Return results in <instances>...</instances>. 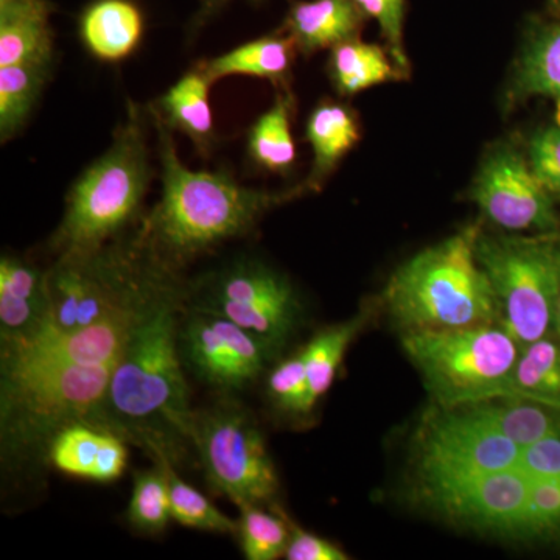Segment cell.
<instances>
[{
    "instance_id": "1",
    "label": "cell",
    "mask_w": 560,
    "mask_h": 560,
    "mask_svg": "<svg viewBox=\"0 0 560 560\" xmlns=\"http://www.w3.org/2000/svg\"><path fill=\"white\" fill-rule=\"evenodd\" d=\"M184 293L186 280H173L139 313L90 419L175 467L194 448L195 408L176 337Z\"/></svg>"
},
{
    "instance_id": "2",
    "label": "cell",
    "mask_w": 560,
    "mask_h": 560,
    "mask_svg": "<svg viewBox=\"0 0 560 560\" xmlns=\"http://www.w3.org/2000/svg\"><path fill=\"white\" fill-rule=\"evenodd\" d=\"M151 120L158 131L162 194L140 219L135 238L168 270L179 272L201 254L245 237L270 210L307 191L304 184L287 191L253 189L226 172L190 171L179 160L173 131Z\"/></svg>"
},
{
    "instance_id": "3",
    "label": "cell",
    "mask_w": 560,
    "mask_h": 560,
    "mask_svg": "<svg viewBox=\"0 0 560 560\" xmlns=\"http://www.w3.org/2000/svg\"><path fill=\"white\" fill-rule=\"evenodd\" d=\"M116 363L0 371V455L9 477L44 474L50 442L70 422L92 418Z\"/></svg>"
},
{
    "instance_id": "4",
    "label": "cell",
    "mask_w": 560,
    "mask_h": 560,
    "mask_svg": "<svg viewBox=\"0 0 560 560\" xmlns=\"http://www.w3.org/2000/svg\"><path fill=\"white\" fill-rule=\"evenodd\" d=\"M149 117L128 102L127 117L114 131L108 150L70 187L65 215L49 243L57 257L102 248L142 219L154 175Z\"/></svg>"
},
{
    "instance_id": "5",
    "label": "cell",
    "mask_w": 560,
    "mask_h": 560,
    "mask_svg": "<svg viewBox=\"0 0 560 560\" xmlns=\"http://www.w3.org/2000/svg\"><path fill=\"white\" fill-rule=\"evenodd\" d=\"M478 235V226L466 228L394 272L385 304L404 334L499 323L492 283L477 259Z\"/></svg>"
},
{
    "instance_id": "6",
    "label": "cell",
    "mask_w": 560,
    "mask_h": 560,
    "mask_svg": "<svg viewBox=\"0 0 560 560\" xmlns=\"http://www.w3.org/2000/svg\"><path fill=\"white\" fill-rule=\"evenodd\" d=\"M401 345L441 408L511 397L522 346L499 323L405 331Z\"/></svg>"
},
{
    "instance_id": "7",
    "label": "cell",
    "mask_w": 560,
    "mask_h": 560,
    "mask_svg": "<svg viewBox=\"0 0 560 560\" xmlns=\"http://www.w3.org/2000/svg\"><path fill=\"white\" fill-rule=\"evenodd\" d=\"M477 259L486 271L499 324L521 346L550 337L560 301V237L556 234L478 235Z\"/></svg>"
},
{
    "instance_id": "8",
    "label": "cell",
    "mask_w": 560,
    "mask_h": 560,
    "mask_svg": "<svg viewBox=\"0 0 560 560\" xmlns=\"http://www.w3.org/2000/svg\"><path fill=\"white\" fill-rule=\"evenodd\" d=\"M184 305L237 324L264 346L271 360L296 331L302 311L290 280L250 257H238L186 282Z\"/></svg>"
},
{
    "instance_id": "9",
    "label": "cell",
    "mask_w": 560,
    "mask_h": 560,
    "mask_svg": "<svg viewBox=\"0 0 560 560\" xmlns=\"http://www.w3.org/2000/svg\"><path fill=\"white\" fill-rule=\"evenodd\" d=\"M191 445L210 488L234 504H275L279 477L264 434L245 405L221 396L195 410Z\"/></svg>"
},
{
    "instance_id": "10",
    "label": "cell",
    "mask_w": 560,
    "mask_h": 560,
    "mask_svg": "<svg viewBox=\"0 0 560 560\" xmlns=\"http://www.w3.org/2000/svg\"><path fill=\"white\" fill-rule=\"evenodd\" d=\"M176 337L184 370L221 396L249 388L272 361L264 346L237 324L186 305L179 312Z\"/></svg>"
},
{
    "instance_id": "11",
    "label": "cell",
    "mask_w": 560,
    "mask_h": 560,
    "mask_svg": "<svg viewBox=\"0 0 560 560\" xmlns=\"http://www.w3.org/2000/svg\"><path fill=\"white\" fill-rule=\"evenodd\" d=\"M522 448L469 407L441 408L422 427L418 442L420 482L517 469Z\"/></svg>"
},
{
    "instance_id": "12",
    "label": "cell",
    "mask_w": 560,
    "mask_h": 560,
    "mask_svg": "<svg viewBox=\"0 0 560 560\" xmlns=\"http://www.w3.org/2000/svg\"><path fill=\"white\" fill-rule=\"evenodd\" d=\"M420 485L445 517L471 529L525 539L530 481L521 470L481 471Z\"/></svg>"
},
{
    "instance_id": "13",
    "label": "cell",
    "mask_w": 560,
    "mask_h": 560,
    "mask_svg": "<svg viewBox=\"0 0 560 560\" xmlns=\"http://www.w3.org/2000/svg\"><path fill=\"white\" fill-rule=\"evenodd\" d=\"M470 200L501 230L556 234L560 228L555 198L530 171L525 154L495 147L471 184Z\"/></svg>"
},
{
    "instance_id": "14",
    "label": "cell",
    "mask_w": 560,
    "mask_h": 560,
    "mask_svg": "<svg viewBox=\"0 0 560 560\" xmlns=\"http://www.w3.org/2000/svg\"><path fill=\"white\" fill-rule=\"evenodd\" d=\"M139 313L130 318L106 320L86 329L47 331L27 348L0 353V371L114 363L119 360Z\"/></svg>"
},
{
    "instance_id": "15",
    "label": "cell",
    "mask_w": 560,
    "mask_h": 560,
    "mask_svg": "<svg viewBox=\"0 0 560 560\" xmlns=\"http://www.w3.org/2000/svg\"><path fill=\"white\" fill-rule=\"evenodd\" d=\"M50 329L46 270L5 254L0 259V353L27 348Z\"/></svg>"
},
{
    "instance_id": "16",
    "label": "cell",
    "mask_w": 560,
    "mask_h": 560,
    "mask_svg": "<svg viewBox=\"0 0 560 560\" xmlns=\"http://www.w3.org/2000/svg\"><path fill=\"white\" fill-rule=\"evenodd\" d=\"M128 442L116 431L88 419L70 422L50 442L47 463L80 480L110 482L127 469Z\"/></svg>"
},
{
    "instance_id": "17",
    "label": "cell",
    "mask_w": 560,
    "mask_h": 560,
    "mask_svg": "<svg viewBox=\"0 0 560 560\" xmlns=\"http://www.w3.org/2000/svg\"><path fill=\"white\" fill-rule=\"evenodd\" d=\"M145 33V16L135 0H92L79 18L84 49L105 62L135 54Z\"/></svg>"
},
{
    "instance_id": "18",
    "label": "cell",
    "mask_w": 560,
    "mask_h": 560,
    "mask_svg": "<svg viewBox=\"0 0 560 560\" xmlns=\"http://www.w3.org/2000/svg\"><path fill=\"white\" fill-rule=\"evenodd\" d=\"M364 20L353 0H301L291 3L280 32L294 40L300 54L312 55L359 38Z\"/></svg>"
},
{
    "instance_id": "19",
    "label": "cell",
    "mask_w": 560,
    "mask_h": 560,
    "mask_svg": "<svg viewBox=\"0 0 560 560\" xmlns=\"http://www.w3.org/2000/svg\"><path fill=\"white\" fill-rule=\"evenodd\" d=\"M212 81L201 66L184 73L156 102L149 106V114L168 130L189 138L201 154H209L215 143V124L209 92Z\"/></svg>"
},
{
    "instance_id": "20",
    "label": "cell",
    "mask_w": 560,
    "mask_h": 560,
    "mask_svg": "<svg viewBox=\"0 0 560 560\" xmlns=\"http://www.w3.org/2000/svg\"><path fill=\"white\" fill-rule=\"evenodd\" d=\"M50 0H25L0 7V68L54 62L55 33Z\"/></svg>"
},
{
    "instance_id": "21",
    "label": "cell",
    "mask_w": 560,
    "mask_h": 560,
    "mask_svg": "<svg viewBox=\"0 0 560 560\" xmlns=\"http://www.w3.org/2000/svg\"><path fill=\"white\" fill-rule=\"evenodd\" d=\"M530 97L560 98V16L530 28L515 66L508 103L515 105Z\"/></svg>"
},
{
    "instance_id": "22",
    "label": "cell",
    "mask_w": 560,
    "mask_h": 560,
    "mask_svg": "<svg viewBox=\"0 0 560 560\" xmlns=\"http://www.w3.org/2000/svg\"><path fill=\"white\" fill-rule=\"evenodd\" d=\"M305 139L312 147L313 164L304 186L307 190L318 191L342 158L359 142V119L349 106L320 103L305 124Z\"/></svg>"
},
{
    "instance_id": "23",
    "label": "cell",
    "mask_w": 560,
    "mask_h": 560,
    "mask_svg": "<svg viewBox=\"0 0 560 560\" xmlns=\"http://www.w3.org/2000/svg\"><path fill=\"white\" fill-rule=\"evenodd\" d=\"M296 54L294 40L287 33L279 31L275 35L249 40L220 57L205 61L201 69L212 83L226 77L246 75L283 86L289 79Z\"/></svg>"
},
{
    "instance_id": "24",
    "label": "cell",
    "mask_w": 560,
    "mask_h": 560,
    "mask_svg": "<svg viewBox=\"0 0 560 560\" xmlns=\"http://www.w3.org/2000/svg\"><path fill=\"white\" fill-rule=\"evenodd\" d=\"M327 72L335 91L342 97L360 94L386 81L405 79L381 46L359 38L345 40L330 49Z\"/></svg>"
},
{
    "instance_id": "25",
    "label": "cell",
    "mask_w": 560,
    "mask_h": 560,
    "mask_svg": "<svg viewBox=\"0 0 560 560\" xmlns=\"http://www.w3.org/2000/svg\"><path fill=\"white\" fill-rule=\"evenodd\" d=\"M294 105L296 102L289 90L279 91L271 108L250 125L246 153L260 171L282 175L296 162V145L291 135Z\"/></svg>"
},
{
    "instance_id": "26",
    "label": "cell",
    "mask_w": 560,
    "mask_h": 560,
    "mask_svg": "<svg viewBox=\"0 0 560 560\" xmlns=\"http://www.w3.org/2000/svg\"><path fill=\"white\" fill-rule=\"evenodd\" d=\"M467 407L521 448L560 431V408L522 399H493Z\"/></svg>"
},
{
    "instance_id": "27",
    "label": "cell",
    "mask_w": 560,
    "mask_h": 560,
    "mask_svg": "<svg viewBox=\"0 0 560 560\" xmlns=\"http://www.w3.org/2000/svg\"><path fill=\"white\" fill-rule=\"evenodd\" d=\"M560 408V341L545 337L522 346L511 382V397Z\"/></svg>"
},
{
    "instance_id": "28",
    "label": "cell",
    "mask_w": 560,
    "mask_h": 560,
    "mask_svg": "<svg viewBox=\"0 0 560 560\" xmlns=\"http://www.w3.org/2000/svg\"><path fill=\"white\" fill-rule=\"evenodd\" d=\"M371 308H363L345 323L334 324L319 330L307 345L302 348L305 370H307L308 385H311L312 399L318 404L320 397L327 394L334 385L337 372L340 370L342 359L350 342L366 327L371 319Z\"/></svg>"
},
{
    "instance_id": "29",
    "label": "cell",
    "mask_w": 560,
    "mask_h": 560,
    "mask_svg": "<svg viewBox=\"0 0 560 560\" xmlns=\"http://www.w3.org/2000/svg\"><path fill=\"white\" fill-rule=\"evenodd\" d=\"M54 62L0 68V139L9 142L31 119Z\"/></svg>"
},
{
    "instance_id": "30",
    "label": "cell",
    "mask_w": 560,
    "mask_h": 560,
    "mask_svg": "<svg viewBox=\"0 0 560 560\" xmlns=\"http://www.w3.org/2000/svg\"><path fill=\"white\" fill-rule=\"evenodd\" d=\"M241 517L237 534L243 556L248 560H275L285 555L290 539L289 515L278 504L271 511L260 504L246 503L237 506Z\"/></svg>"
},
{
    "instance_id": "31",
    "label": "cell",
    "mask_w": 560,
    "mask_h": 560,
    "mask_svg": "<svg viewBox=\"0 0 560 560\" xmlns=\"http://www.w3.org/2000/svg\"><path fill=\"white\" fill-rule=\"evenodd\" d=\"M127 521L140 536L156 537L173 521L168 481L161 464L136 471Z\"/></svg>"
},
{
    "instance_id": "32",
    "label": "cell",
    "mask_w": 560,
    "mask_h": 560,
    "mask_svg": "<svg viewBox=\"0 0 560 560\" xmlns=\"http://www.w3.org/2000/svg\"><path fill=\"white\" fill-rule=\"evenodd\" d=\"M153 463L161 464L167 477L173 521L206 533L237 534V521H232L205 493L184 481L171 460L160 458Z\"/></svg>"
},
{
    "instance_id": "33",
    "label": "cell",
    "mask_w": 560,
    "mask_h": 560,
    "mask_svg": "<svg viewBox=\"0 0 560 560\" xmlns=\"http://www.w3.org/2000/svg\"><path fill=\"white\" fill-rule=\"evenodd\" d=\"M265 394L276 411L291 418H307L316 407L312 399L302 350L279 361L267 375Z\"/></svg>"
},
{
    "instance_id": "34",
    "label": "cell",
    "mask_w": 560,
    "mask_h": 560,
    "mask_svg": "<svg viewBox=\"0 0 560 560\" xmlns=\"http://www.w3.org/2000/svg\"><path fill=\"white\" fill-rule=\"evenodd\" d=\"M529 481L525 539L560 544V477Z\"/></svg>"
},
{
    "instance_id": "35",
    "label": "cell",
    "mask_w": 560,
    "mask_h": 560,
    "mask_svg": "<svg viewBox=\"0 0 560 560\" xmlns=\"http://www.w3.org/2000/svg\"><path fill=\"white\" fill-rule=\"evenodd\" d=\"M530 171L555 200L560 201V128L541 127L526 143Z\"/></svg>"
},
{
    "instance_id": "36",
    "label": "cell",
    "mask_w": 560,
    "mask_h": 560,
    "mask_svg": "<svg viewBox=\"0 0 560 560\" xmlns=\"http://www.w3.org/2000/svg\"><path fill=\"white\" fill-rule=\"evenodd\" d=\"M364 18L377 22L390 58L405 77L410 62L404 47L405 0H353Z\"/></svg>"
},
{
    "instance_id": "37",
    "label": "cell",
    "mask_w": 560,
    "mask_h": 560,
    "mask_svg": "<svg viewBox=\"0 0 560 560\" xmlns=\"http://www.w3.org/2000/svg\"><path fill=\"white\" fill-rule=\"evenodd\" d=\"M517 469L529 480L560 477V431L523 447Z\"/></svg>"
},
{
    "instance_id": "38",
    "label": "cell",
    "mask_w": 560,
    "mask_h": 560,
    "mask_svg": "<svg viewBox=\"0 0 560 560\" xmlns=\"http://www.w3.org/2000/svg\"><path fill=\"white\" fill-rule=\"evenodd\" d=\"M290 523V539L287 545L285 555L283 558L290 560H346L349 556L341 550L334 541L324 539V537L316 536V534L308 533L302 529L296 523Z\"/></svg>"
},
{
    "instance_id": "39",
    "label": "cell",
    "mask_w": 560,
    "mask_h": 560,
    "mask_svg": "<svg viewBox=\"0 0 560 560\" xmlns=\"http://www.w3.org/2000/svg\"><path fill=\"white\" fill-rule=\"evenodd\" d=\"M231 2L232 0H200V10H198L197 14L198 24H205L209 18L219 13V11L223 10L224 7ZM249 2L260 3L264 2V0H249Z\"/></svg>"
},
{
    "instance_id": "40",
    "label": "cell",
    "mask_w": 560,
    "mask_h": 560,
    "mask_svg": "<svg viewBox=\"0 0 560 560\" xmlns=\"http://www.w3.org/2000/svg\"><path fill=\"white\" fill-rule=\"evenodd\" d=\"M548 7H550L552 14L560 16V0H548Z\"/></svg>"
},
{
    "instance_id": "41",
    "label": "cell",
    "mask_w": 560,
    "mask_h": 560,
    "mask_svg": "<svg viewBox=\"0 0 560 560\" xmlns=\"http://www.w3.org/2000/svg\"><path fill=\"white\" fill-rule=\"evenodd\" d=\"M556 331V338L560 341V301L558 305V312H556V319H555V329Z\"/></svg>"
},
{
    "instance_id": "42",
    "label": "cell",
    "mask_w": 560,
    "mask_h": 560,
    "mask_svg": "<svg viewBox=\"0 0 560 560\" xmlns=\"http://www.w3.org/2000/svg\"><path fill=\"white\" fill-rule=\"evenodd\" d=\"M555 124L560 128V98H556Z\"/></svg>"
},
{
    "instance_id": "43",
    "label": "cell",
    "mask_w": 560,
    "mask_h": 560,
    "mask_svg": "<svg viewBox=\"0 0 560 560\" xmlns=\"http://www.w3.org/2000/svg\"><path fill=\"white\" fill-rule=\"evenodd\" d=\"M25 2V0H0V7L9 5V3Z\"/></svg>"
}]
</instances>
